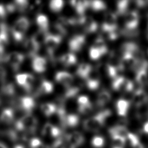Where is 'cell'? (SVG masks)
I'll return each instance as SVG.
<instances>
[{
	"label": "cell",
	"instance_id": "cell-52",
	"mask_svg": "<svg viewBox=\"0 0 148 148\" xmlns=\"http://www.w3.org/2000/svg\"><path fill=\"white\" fill-rule=\"evenodd\" d=\"M147 38H148V25H147Z\"/></svg>",
	"mask_w": 148,
	"mask_h": 148
},
{
	"label": "cell",
	"instance_id": "cell-26",
	"mask_svg": "<svg viewBox=\"0 0 148 148\" xmlns=\"http://www.w3.org/2000/svg\"><path fill=\"white\" fill-rule=\"evenodd\" d=\"M111 98V94L108 91L106 90H102L101 91L99 92L97 97V105L98 107H103L107 105L110 102Z\"/></svg>",
	"mask_w": 148,
	"mask_h": 148
},
{
	"label": "cell",
	"instance_id": "cell-49",
	"mask_svg": "<svg viewBox=\"0 0 148 148\" xmlns=\"http://www.w3.org/2000/svg\"><path fill=\"white\" fill-rule=\"evenodd\" d=\"M13 148H25V146L22 145V144H20V143H17L16 145H15L13 147Z\"/></svg>",
	"mask_w": 148,
	"mask_h": 148
},
{
	"label": "cell",
	"instance_id": "cell-28",
	"mask_svg": "<svg viewBox=\"0 0 148 148\" xmlns=\"http://www.w3.org/2000/svg\"><path fill=\"white\" fill-rule=\"evenodd\" d=\"M14 119V110L9 108H5L0 114V121L4 124L12 123Z\"/></svg>",
	"mask_w": 148,
	"mask_h": 148
},
{
	"label": "cell",
	"instance_id": "cell-4",
	"mask_svg": "<svg viewBox=\"0 0 148 148\" xmlns=\"http://www.w3.org/2000/svg\"><path fill=\"white\" fill-rule=\"evenodd\" d=\"M112 86L115 91L123 92H130L134 88V83L130 79L122 76L113 79Z\"/></svg>",
	"mask_w": 148,
	"mask_h": 148
},
{
	"label": "cell",
	"instance_id": "cell-19",
	"mask_svg": "<svg viewBox=\"0 0 148 148\" xmlns=\"http://www.w3.org/2000/svg\"><path fill=\"white\" fill-rule=\"evenodd\" d=\"M109 133L111 138L117 136L126 139L129 131L126 126L118 124L109 128Z\"/></svg>",
	"mask_w": 148,
	"mask_h": 148
},
{
	"label": "cell",
	"instance_id": "cell-46",
	"mask_svg": "<svg viewBox=\"0 0 148 148\" xmlns=\"http://www.w3.org/2000/svg\"><path fill=\"white\" fill-rule=\"evenodd\" d=\"M8 13L6 5L0 3V18H5L7 14Z\"/></svg>",
	"mask_w": 148,
	"mask_h": 148
},
{
	"label": "cell",
	"instance_id": "cell-40",
	"mask_svg": "<svg viewBox=\"0 0 148 148\" xmlns=\"http://www.w3.org/2000/svg\"><path fill=\"white\" fill-rule=\"evenodd\" d=\"M46 145L38 138H32L29 141V148H45Z\"/></svg>",
	"mask_w": 148,
	"mask_h": 148
},
{
	"label": "cell",
	"instance_id": "cell-41",
	"mask_svg": "<svg viewBox=\"0 0 148 148\" xmlns=\"http://www.w3.org/2000/svg\"><path fill=\"white\" fill-rule=\"evenodd\" d=\"M16 9L19 11H24L28 6V2L25 0H17L14 2Z\"/></svg>",
	"mask_w": 148,
	"mask_h": 148
},
{
	"label": "cell",
	"instance_id": "cell-18",
	"mask_svg": "<svg viewBox=\"0 0 148 148\" xmlns=\"http://www.w3.org/2000/svg\"><path fill=\"white\" fill-rule=\"evenodd\" d=\"M102 26L111 29L118 28L117 14L112 12H107L105 15Z\"/></svg>",
	"mask_w": 148,
	"mask_h": 148
},
{
	"label": "cell",
	"instance_id": "cell-16",
	"mask_svg": "<svg viewBox=\"0 0 148 148\" xmlns=\"http://www.w3.org/2000/svg\"><path fill=\"white\" fill-rule=\"evenodd\" d=\"M47 60L42 56H36L32 58V67L35 72L41 73L46 71L47 69Z\"/></svg>",
	"mask_w": 148,
	"mask_h": 148
},
{
	"label": "cell",
	"instance_id": "cell-9",
	"mask_svg": "<svg viewBox=\"0 0 148 148\" xmlns=\"http://www.w3.org/2000/svg\"><path fill=\"white\" fill-rule=\"evenodd\" d=\"M17 105L20 109L24 112L26 114H31L36 106V102L33 97L24 96L18 99Z\"/></svg>",
	"mask_w": 148,
	"mask_h": 148
},
{
	"label": "cell",
	"instance_id": "cell-51",
	"mask_svg": "<svg viewBox=\"0 0 148 148\" xmlns=\"http://www.w3.org/2000/svg\"><path fill=\"white\" fill-rule=\"evenodd\" d=\"M0 148H8V147L4 143H3L2 142H0Z\"/></svg>",
	"mask_w": 148,
	"mask_h": 148
},
{
	"label": "cell",
	"instance_id": "cell-43",
	"mask_svg": "<svg viewBox=\"0 0 148 148\" xmlns=\"http://www.w3.org/2000/svg\"><path fill=\"white\" fill-rule=\"evenodd\" d=\"M27 79V73H19L16 76V80L18 85L24 88Z\"/></svg>",
	"mask_w": 148,
	"mask_h": 148
},
{
	"label": "cell",
	"instance_id": "cell-38",
	"mask_svg": "<svg viewBox=\"0 0 148 148\" xmlns=\"http://www.w3.org/2000/svg\"><path fill=\"white\" fill-rule=\"evenodd\" d=\"M104 54L102 52L95 47L91 46L89 49V56L92 60H98Z\"/></svg>",
	"mask_w": 148,
	"mask_h": 148
},
{
	"label": "cell",
	"instance_id": "cell-45",
	"mask_svg": "<svg viewBox=\"0 0 148 148\" xmlns=\"http://www.w3.org/2000/svg\"><path fill=\"white\" fill-rule=\"evenodd\" d=\"M7 73L6 69L1 65H0V82L3 83L6 80Z\"/></svg>",
	"mask_w": 148,
	"mask_h": 148
},
{
	"label": "cell",
	"instance_id": "cell-53",
	"mask_svg": "<svg viewBox=\"0 0 148 148\" xmlns=\"http://www.w3.org/2000/svg\"><path fill=\"white\" fill-rule=\"evenodd\" d=\"M1 98H0V103H1Z\"/></svg>",
	"mask_w": 148,
	"mask_h": 148
},
{
	"label": "cell",
	"instance_id": "cell-42",
	"mask_svg": "<svg viewBox=\"0 0 148 148\" xmlns=\"http://www.w3.org/2000/svg\"><path fill=\"white\" fill-rule=\"evenodd\" d=\"M77 110H78V112L82 114H88L92 110V105L91 104V103H90L84 106H78Z\"/></svg>",
	"mask_w": 148,
	"mask_h": 148
},
{
	"label": "cell",
	"instance_id": "cell-14",
	"mask_svg": "<svg viewBox=\"0 0 148 148\" xmlns=\"http://www.w3.org/2000/svg\"><path fill=\"white\" fill-rule=\"evenodd\" d=\"M56 81L63 85L66 88L71 86L73 82L74 77L72 74L66 71H59L55 75Z\"/></svg>",
	"mask_w": 148,
	"mask_h": 148
},
{
	"label": "cell",
	"instance_id": "cell-6",
	"mask_svg": "<svg viewBox=\"0 0 148 148\" xmlns=\"http://www.w3.org/2000/svg\"><path fill=\"white\" fill-rule=\"evenodd\" d=\"M86 37L83 34H76L72 36L68 41V47L71 53L81 51L86 44Z\"/></svg>",
	"mask_w": 148,
	"mask_h": 148
},
{
	"label": "cell",
	"instance_id": "cell-13",
	"mask_svg": "<svg viewBox=\"0 0 148 148\" xmlns=\"http://www.w3.org/2000/svg\"><path fill=\"white\" fill-rule=\"evenodd\" d=\"M100 73L97 69L92 68L86 80L87 87L90 90H97L100 85Z\"/></svg>",
	"mask_w": 148,
	"mask_h": 148
},
{
	"label": "cell",
	"instance_id": "cell-21",
	"mask_svg": "<svg viewBox=\"0 0 148 148\" xmlns=\"http://www.w3.org/2000/svg\"><path fill=\"white\" fill-rule=\"evenodd\" d=\"M70 4L79 16L84 15L86 10L90 7L89 1H71Z\"/></svg>",
	"mask_w": 148,
	"mask_h": 148
},
{
	"label": "cell",
	"instance_id": "cell-47",
	"mask_svg": "<svg viewBox=\"0 0 148 148\" xmlns=\"http://www.w3.org/2000/svg\"><path fill=\"white\" fill-rule=\"evenodd\" d=\"M142 131L143 133L148 135V120L144 123L142 127Z\"/></svg>",
	"mask_w": 148,
	"mask_h": 148
},
{
	"label": "cell",
	"instance_id": "cell-39",
	"mask_svg": "<svg viewBox=\"0 0 148 148\" xmlns=\"http://www.w3.org/2000/svg\"><path fill=\"white\" fill-rule=\"evenodd\" d=\"M105 138L99 135L94 136L91 141V145L95 148H102L105 145Z\"/></svg>",
	"mask_w": 148,
	"mask_h": 148
},
{
	"label": "cell",
	"instance_id": "cell-11",
	"mask_svg": "<svg viewBox=\"0 0 148 148\" xmlns=\"http://www.w3.org/2000/svg\"><path fill=\"white\" fill-rule=\"evenodd\" d=\"M41 133L43 136L50 137L55 139L62 137L61 129L50 123H47L44 125Z\"/></svg>",
	"mask_w": 148,
	"mask_h": 148
},
{
	"label": "cell",
	"instance_id": "cell-1",
	"mask_svg": "<svg viewBox=\"0 0 148 148\" xmlns=\"http://www.w3.org/2000/svg\"><path fill=\"white\" fill-rule=\"evenodd\" d=\"M112 114L109 109L101 111L86 120L83 122L84 130L91 132H97L105 125L108 118Z\"/></svg>",
	"mask_w": 148,
	"mask_h": 148
},
{
	"label": "cell",
	"instance_id": "cell-10",
	"mask_svg": "<svg viewBox=\"0 0 148 148\" xmlns=\"http://www.w3.org/2000/svg\"><path fill=\"white\" fill-rule=\"evenodd\" d=\"M139 61L132 55L124 54L120 58V66L123 71L126 69H135Z\"/></svg>",
	"mask_w": 148,
	"mask_h": 148
},
{
	"label": "cell",
	"instance_id": "cell-48",
	"mask_svg": "<svg viewBox=\"0 0 148 148\" xmlns=\"http://www.w3.org/2000/svg\"><path fill=\"white\" fill-rule=\"evenodd\" d=\"M132 148H145L143 146V145L139 141L138 142H137L136 143L133 145L132 146H131Z\"/></svg>",
	"mask_w": 148,
	"mask_h": 148
},
{
	"label": "cell",
	"instance_id": "cell-15",
	"mask_svg": "<svg viewBox=\"0 0 148 148\" xmlns=\"http://www.w3.org/2000/svg\"><path fill=\"white\" fill-rule=\"evenodd\" d=\"M148 101V95L142 88H139L135 91L132 97V102L134 106L138 107Z\"/></svg>",
	"mask_w": 148,
	"mask_h": 148
},
{
	"label": "cell",
	"instance_id": "cell-2",
	"mask_svg": "<svg viewBox=\"0 0 148 148\" xmlns=\"http://www.w3.org/2000/svg\"><path fill=\"white\" fill-rule=\"evenodd\" d=\"M38 125L37 119L31 114H25L15 122L14 128L27 134H34Z\"/></svg>",
	"mask_w": 148,
	"mask_h": 148
},
{
	"label": "cell",
	"instance_id": "cell-8",
	"mask_svg": "<svg viewBox=\"0 0 148 148\" xmlns=\"http://www.w3.org/2000/svg\"><path fill=\"white\" fill-rule=\"evenodd\" d=\"M124 17V28L128 30L138 29L139 16L137 11H131L126 13Z\"/></svg>",
	"mask_w": 148,
	"mask_h": 148
},
{
	"label": "cell",
	"instance_id": "cell-20",
	"mask_svg": "<svg viewBox=\"0 0 148 148\" xmlns=\"http://www.w3.org/2000/svg\"><path fill=\"white\" fill-rule=\"evenodd\" d=\"M83 29L87 34H92L95 32L98 28V23L91 17L85 16L82 23Z\"/></svg>",
	"mask_w": 148,
	"mask_h": 148
},
{
	"label": "cell",
	"instance_id": "cell-33",
	"mask_svg": "<svg viewBox=\"0 0 148 148\" xmlns=\"http://www.w3.org/2000/svg\"><path fill=\"white\" fill-rule=\"evenodd\" d=\"M129 2L130 1L127 0H121L117 1L116 5V14L120 15H125L126 13H127L128 12Z\"/></svg>",
	"mask_w": 148,
	"mask_h": 148
},
{
	"label": "cell",
	"instance_id": "cell-36",
	"mask_svg": "<svg viewBox=\"0 0 148 148\" xmlns=\"http://www.w3.org/2000/svg\"><path fill=\"white\" fill-rule=\"evenodd\" d=\"M64 6V2L62 0H52L49 3L50 9L54 12H60Z\"/></svg>",
	"mask_w": 148,
	"mask_h": 148
},
{
	"label": "cell",
	"instance_id": "cell-34",
	"mask_svg": "<svg viewBox=\"0 0 148 148\" xmlns=\"http://www.w3.org/2000/svg\"><path fill=\"white\" fill-rule=\"evenodd\" d=\"M92 46L95 47L96 48H97L99 50H101L104 55L108 53V47L105 43V41L101 36L98 37L95 40V41Z\"/></svg>",
	"mask_w": 148,
	"mask_h": 148
},
{
	"label": "cell",
	"instance_id": "cell-5",
	"mask_svg": "<svg viewBox=\"0 0 148 148\" xmlns=\"http://www.w3.org/2000/svg\"><path fill=\"white\" fill-rule=\"evenodd\" d=\"M61 40V38L47 33L44 42V44L50 58L52 59L53 58V54L60 45Z\"/></svg>",
	"mask_w": 148,
	"mask_h": 148
},
{
	"label": "cell",
	"instance_id": "cell-7",
	"mask_svg": "<svg viewBox=\"0 0 148 148\" xmlns=\"http://www.w3.org/2000/svg\"><path fill=\"white\" fill-rule=\"evenodd\" d=\"M24 60V56L21 53L13 51L6 56V62L11 66L14 71H17L20 68Z\"/></svg>",
	"mask_w": 148,
	"mask_h": 148
},
{
	"label": "cell",
	"instance_id": "cell-23",
	"mask_svg": "<svg viewBox=\"0 0 148 148\" xmlns=\"http://www.w3.org/2000/svg\"><path fill=\"white\" fill-rule=\"evenodd\" d=\"M9 42V35L6 25L2 24L0 25V55L3 54Z\"/></svg>",
	"mask_w": 148,
	"mask_h": 148
},
{
	"label": "cell",
	"instance_id": "cell-37",
	"mask_svg": "<svg viewBox=\"0 0 148 148\" xmlns=\"http://www.w3.org/2000/svg\"><path fill=\"white\" fill-rule=\"evenodd\" d=\"M112 145L111 148H124L126 139L117 137L114 136L112 137Z\"/></svg>",
	"mask_w": 148,
	"mask_h": 148
},
{
	"label": "cell",
	"instance_id": "cell-35",
	"mask_svg": "<svg viewBox=\"0 0 148 148\" xmlns=\"http://www.w3.org/2000/svg\"><path fill=\"white\" fill-rule=\"evenodd\" d=\"M90 8L95 12L104 10L106 9V4L102 1H90Z\"/></svg>",
	"mask_w": 148,
	"mask_h": 148
},
{
	"label": "cell",
	"instance_id": "cell-44",
	"mask_svg": "<svg viewBox=\"0 0 148 148\" xmlns=\"http://www.w3.org/2000/svg\"><path fill=\"white\" fill-rule=\"evenodd\" d=\"M91 103L88 97L86 95H83L79 96L77 99V103L78 106H82Z\"/></svg>",
	"mask_w": 148,
	"mask_h": 148
},
{
	"label": "cell",
	"instance_id": "cell-24",
	"mask_svg": "<svg viewBox=\"0 0 148 148\" xmlns=\"http://www.w3.org/2000/svg\"><path fill=\"white\" fill-rule=\"evenodd\" d=\"M130 106V102L125 99H119L116 103V109L118 115L125 116L127 115Z\"/></svg>",
	"mask_w": 148,
	"mask_h": 148
},
{
	"label": "cell",
	"instance_id": "cell-50",
	"mask_svg": "<svg viewBox=\"0 0 148 148\" xmlns=\"http://www.w3.org/2000/svg\"><path fill=\"white\" fill-rule=\"evenodd\" d=\"M61 148H73V147H72V146H70L69 145H68V143H65L63 144V145L61 146Z\"/></svg>",
	"mask_w": 148,
	"mask_h": 148
},
{
	"label": "cell",
	"instance_id": "cell-27",
	"mask_svg": "<svg viewBox=\"0 0 148 148\" xmlns=\"http://www.w3.org/2000/svg\"><path fill=\"white\" fill-rule=\"evenodd\" d=\"M59 61L64 66L69 67L76 64L77 57L75 54L72 53H68L62 55L60 57Z\"/></svg>",
	"mask_w": 148,
	"mask_h": 148
},
{
	"label": "cell",
	"instance_id": "cell-25",
	"mask_svg": "<svg viewBox=\"0 0 148 148\" xmlns=\"http://www.w3.org/2000/svg\"><path fill=\"white\" fill-rule=\"evenodd\" d=\"M92 68V66L88 63H81L78 65L76 71V73L80 79L86 80Z\"/></svg>",
	"mask_w": 148,
	"mask_h": 148
},
{
	"label": "cell",
	"instance_id": "cell-29",
	"mask_svg": "<svg viewBox=\"0 0 148 148\" xmlns=\"http://www.w3.org/2000/svg\"><path fill=\"white\" fill-rule=\"evenodd\" d=\"M36 23L39 30L48 32L49 29V21L47 17L43 14H39L36 17Z\"/></svg>",
	"mask_w": 148,
	"mask_h": 148
},
{
	"label": "cell",
	"instance_id": "cell-17",
	"mask_svg": "<svg viewBox=\"0 0 148 148\" xmlns=\"http://www.w3.org/2000/svg\"><path fill=\"white\" fill-rule=\"evenodd\" d=\"M24 48L27 55L33 58L37 56V53L40 48V45L31 37L25 41Z\"/></svg>",
	"mask_w": 148,
	"mask_h": 148
},
{
	"label": "cell",
	"instance_id": "cell-31",
	"mask_svg": "<svg viewBox=\"0 0 148 148\" xmlns=\"http://www.w3.org/2000/svg\"><path fill=\"white\" fill-rule=\"evenodd\" d=\"M40 110L45 116L50 117L56 114L57 110V106L53 103L46 102L42 103L40 105Z\"/></svg>",
	"mask_w": 148,
	"mask_h": 148
},
{
	"label": "cell",
	"instance_id": "cell-30",
	"mask_svg": "<svg viewBox=\"0 0 148 148\" xmlns=\"http://www.w3.org/2000/svg\"><path fill=\"white\" fill-rule=\"evenodd\" d=\"M54 90L53 84L48 80H43L38 88L36 92L37 94H49L51 93Z\"/></svg>",
	"mask_w": 148,
	"mask_h": 148
},
{
	"label": "cell",
	"instance_id": "cell-3",
	"mask_svg": "<svg viewBox=\"0 0 148 148\" xmlns=\"http://www.w3.org/2000/svg\"><path fill=\"white\" fill-rule=\"evenodd\" d=\"M29 27V21L25 17H19L12 28V34L16 42H20Z\"/></svg>",
	"mask_w": 148,
	"mask_h": 148
},
{
	"label": "cell",
	"instance_id": "cell-22",
	"mask_svg": "<svg viewBox=\"0 0 148 148\" xmlns=\"http://www.w3.org/2000/svg\"><path fill=\"white\" fill-rule=\"evenodd\" d=\"M79 117L77 114L66 113L60 124L63 127H75L79 124Z\"/></svg>",
	"mask_w": 148,
	"mask_h": 148
},
{
	"label": "cell",
	"instance_id": "cell-32",
	"mask_svg": "<svg viewBox=\"0 0 148 148\" xmlns=\"http://www.w3.org/2000/svg\"><path fill=\"white\" fill-rule=\"evenodd\" d=\"M1 92L5 95L11 97L15 94L16 88L14 85L10 82H4L1 87Z\"/></svg>",
	"mask_w": 148,
	"mask_h": 148
},
{
	"label": "cell",
	"instance_id": "cell-12",
	"mask_svg": "<svg viewBox=\"0 0 148 148\" xmlns=\"http://www.w3.org/2000/svg\"><path fill=\"white\" fill-rule=\"evenodd\" d=\"M65 139L66 143L73 148H77L82 146L85 141L83 135L79 131H73L68 134Z\"/></svg>",
	"mask_w": 148,
	"mask_h": 148
}]
</instances>
